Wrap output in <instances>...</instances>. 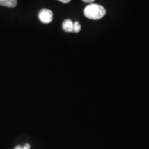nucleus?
<instances>
[{"instance_id": "nucleus-8", "label": "nucleus", "mask_w": 149, "mask_h": 149, "mask_svg": "<svg viewBox=\"0 0 149 149\" xmlns=\"http://www.w3.org/2000/svg\"><path fill=\"white\" fill-rule=\"evenodd\" d=\"M59 1H61V2H62V3H69L71 0H59Z\"/></svg>"}, {"instance_id": "nucleus-7", "label": "nucleus", "mask_w": 149, "mask_h": 149, "mask_svg": "<svg viewBox=\"0 0 149 149\" xmlns=\"http://www.w3.org/2000/svg\"><path fill=\"white\" fill-rule=\"evenodd\" d=\"M82 1H84V2H86V3H91L94 2V1H95V0H82Z\"/></svg>"}, {"instance_id": "nucleus-4", "label": "nucleus", "mask_w": 149, "mask_h": 149, "mask_svg": "<svg viewBox=\"0 0 149 149\" xmlns=\"http://www.w3.org/2000/svg\"><path fill=\"white\" fill-rule=\"evenodd\" d=\"M17 3V0H0V5L10 7V8L16 6Z\"/></svg>"}, {"instance_id": "nucleus-5", "label": "nucleus", "mask_w": 149, "mask_h": 149, "mask_svg": "<svg viewBox=\"0 0 149 149\" xmlns=\"http://www.w3.org/2000/svg\"><path fill=\"white\" fill-rule=\"evenodd\" d=\"M81 26L78 22H75L73 23V33H79L81 31Z\"/></svg>"}, {"instance_id": "nucleus-3", "label": "nucleus", "mask_w": 149, "mask_h": 149, "mask_svg": "<svg viewBox=\"0 0 149 149\" xmlns=\"http://www.w3.org/2000/svg\"><path fill=\"white\" fill-rule=\"evenodd\" d=\"M62 28L66 32L73 33V22L70 19L64 20L62 24Z\"/></svg>"}, {"instance_id": "nucleus-6", "label": "nucleus", "mask_w": 149, "mask_h": 149, "mask_svg": "<svg viewBox=\"0 0 149 149\" xmlns=\"http://www.w3.org/2000/svg\"><path fill=\"white\" fill-rule=\"evenodd\" d=\"M30 148H31V146H30V144H26L24 145V146H16L14 149H30Z\"/></svg>"}, {"instance_id": "nucleus-2", "label": "nucleus", "mask_w": 149, "mask_h": 149, "mask_svg": "<svg viewBox=\"0 0 149 149\" xmlns=\"http://www.w3.org/2000/svg\"><path fill=\"white\" fill-rule=\"evenodd\" d=\"M38 17L42 23L49 24L53 21V12L51 10L44 8L40 11V13L38 14Z\"/></svg>"}, {"instance_id": "nucleus-1", "label": "nucleus", "mask_w": 149, "mask_h": 149, "mask_svg": "<svg viewBox=\"0 0 149 149\" xmlns=\"http://www.w3.org/2000/svg\"><path fill=\"white\" fill-rule=\"evenodd\" d=\"M106 13V9L104 6L96 3H91L84 10V14L86 17L93 20H98L104 17Z\"/></svg>"}]
</instances>
